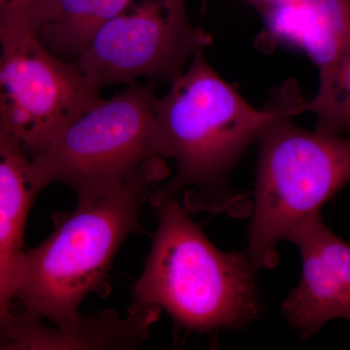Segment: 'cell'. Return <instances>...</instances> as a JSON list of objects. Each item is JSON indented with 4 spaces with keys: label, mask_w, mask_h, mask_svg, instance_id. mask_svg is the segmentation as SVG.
<instances>
[{
    "label": "cell",
    "mask_w": 350,
    "mask_h": 350,
    "mask_svg": "<svg viewBox=\"0 0 350 350\" xmlns=\"http://www.w3.org/2000/svg\"><path fill=\"white\" fill-rule=\"evenodd\" d=\"M158 227L131 306L165 310L185 330H236L255 321L262 306L247 253L219 250L178 198L153 204Z\"/></svg>",
    "instance_id": "cell-3"
},
{
    "label": "cell",
    "mask_w": 350,
    "mask_h": 350,
    "mask_svg": "<svg viewBox=\"0 0 350 350\" xmlns=\"http://www.w3.org/2000/svg\"><path fill=\"white\" fill-rule=\"evenodd\" d=\"M299 88L283 85L266 107H251L216 72L200 51L154 110L163 158L174 161L175 174L157 187L150 206L182 198L189 213L230 214L244 217L252 202L230 185L237 163L257 142L262 128L286 107Z\"/></svg>",
    "instance_id": "cell-1"
},
{
    "label": "cell",
    "mask_w": 350,
    "mask_h": 350,
    "mask_svg": "<svg viewBox=\"0 0 350 350\" xmlns=\"http://www.w3.org/2000/svg\"><path fill=\"white\" fill-rule=\"evenodd\" d=\"M246 1L254 6L260 13L264 14L273 7L291 3V2L298 1V0H246Z\"/></svg>",
    "instance_id": "cell-15"
},
{
    "label": "cell",
    "mask_w": 350,
    "mask_h": 350,
    "mask_svg": "<svg viewBox=\"0 0 350 350\" xmlns=\"http://www.w3.org/2000/svg\"><path fill=\"white\" fill-rule=\"evenodd\" d=\"M167 167L138 175L107 194L77 202L70 213H55V228L42 243L25 250L16 276L14 301L52 324L80 314L82 301L107 292L114 257L131 234H144L142 208Z\"/></svg>",
    "instance_id": "cell-2"
},
{
    "label": "cell",
    "mask_w": 350,
    "mask_h": 350,
    "mask_svg": "<svg viewBox=\"0 0 350 350\" xmlns=\"http://www.w3.org/2000/svg\"><path fill=\"white\" fill-rule=\"evenodd\" d=\"M38 194L31 159L17 142L0 135V342L13 310L27 216Z\"/></svg>",
    "instance_id": "cell-10"
},
{
    "label": "cell",
    "mask_w": 350,
    "mask_h": 350,
    "mask_svg": "<svg viewBox=\"0 0 350 350\" xmlns=\"http://www.w3.org/2000/svg\"><path fill=\"white\" fill-rule=\"evenodd\" d=\"M155 98L147 87L131 86L108 100L100 98L73 120L29 158L38 192L61 183L75 193L77 202H85L167 167Z\"/></svg>",
    "instance_id": "cell-5"
},
{
    "label": "cell",
    "mask_w": 350,
    "mask_h": 350,
    "mask_svg": "<svg viewBox=\"0 0 350 350\" xmlns=\"http://www.w3.org/2000/svg\"><path fill=\"white\" fill-rule=\"evenodd\" d=\"M213 42L192 25L185 0H133L96 31L75 62L96 93L139 78L174 81Z\"/></svg>",
    "instance_id": "cell-7"
},
{
    "label": "cell",
    "mask_w": 350,
    "mask_h": 350,
    "mask_svg": "<svg viewBox=\"0 0 350 350\" xmlns=\"http://www.w3.org/2000/svg\"><path fill=\"white\" fill-rule=\"evenodd\" d=\"M262 15L273 42L303 50L319 70L350 40V0H298Z\"/></svg>",
    "instance_id": "cell-11"
},
{
    "label": "cell",
    "mask_w": 350,
    "mask_h": 350,
    "mask_svg": "<svg viewBox=\"0 0 350 350\" xmlns=\"http://www.w3.org/2000/svg\"><path fill=\"white\" fill-rule=\"evenodd\" d=\"M100 98L75 62L46 49L23 14L0 10V135L31 158Z\"/></svg>",
    "instance_id": "cell-6"
},
{
    "label": "cell",
    "mask_w": 350,
    "mask_h": 350,
    "mask_svg": "<svg viewBox=\"0 0 350 350\" xmlns=\"http://www.w3.org/2000/svg\"><path fill=\"white\" fill-rule=\"evenodd\" d=\"M287 241L300 250L301 276L282 310L301 338H310L334 319L350 321V244L326 227L320 211L292 230Z\"/></svg>",
    "instance_id": "cell-8"
},
{
    "label": "cell",
    "mask_w": 350,
    "mask_h": 350,
    "mask_svg": "<svg viewBox=\"0 0 350 350\" xmlns=\"http://www.w3.org/2000/svg\"><path fill=\"white\" fill-rule=\"evenodd\" d=\"M54 3L55 0H0V10L23 14L34 29L47 19Z\"/></svg>",
    "instance_id": "cell-14"
},
{
    "label": "cell",
    "mask_w": 350,
    "mask_h": 350,
    "mask_svg": "<svg viewBox=\"0 0 350 350\" xmlns=\"http://www.w3.org/2000/svg\"><path fill=\"white\" fill-rule=\"evenodd\" d=\"M306 111L300 91L262 128L247 255L255 271L278 264L276 245L350 183V139L305 130L293 117Z\"/></svg>",
    "instance_id": "cell-4"
},
{
    "label": "cell",
    "mask_w": 350,
    "mask_h": 350,
    "mask_svg": "<svg viewBox=\"0 0 350 350\" xmlns=\"http://www.w3.org/2000/svg\"><path fill=\"white\" fill-rule=\"evenodd\" d=\"M161 312L131 306L126 315L105 310L92 315L80 313L63 323L46 324L25 310H12L0 350L135 349L147 340Z\"/></svg>",
    "instance_id": "cell-9"
},
{
    "label": "cell",
    "mask_w": 350,
    "mask_h": 350,
    "mask_svg": "<svg viewBox=\"0 0 350 350\" xmlns=\"http://www.w3.org/2000/svg\"><path fill=\"white\" fill-rule=\"evenodd\" d=\"M317 116L315 130L340 135L350 131V40L327 68L319 70V92L306 101Z\"/></svg>",
    "instance_id": "cell-13"
},
{
    "label": "cell",
    "mask_w": 350,
    "mask_h": 350,
    "mask_svg": "<svg viewBox=\"0 0 350 350\" xmlns=\"http://www.w3.org/2000/svg\"><path fill=\"white\" fill-rule=\"evenodd\" d=\"M133 0H55L52 12L34 31L55 56L75 61L98 29Z\"/></svg>",
    "instance_id": "cell-12"
}]
</instances>
